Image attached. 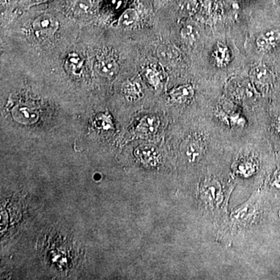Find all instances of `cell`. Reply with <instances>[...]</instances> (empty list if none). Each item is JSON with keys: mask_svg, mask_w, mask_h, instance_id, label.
I'll list each match as a JSON object with an SVG mask.
<instances>
[{"mask_svg": "<svg viewBox=\"0 0 280 280\" xmlns=\"http://www.w3.org/2000/svg\"><path fill=\"white\" fill-rule=\"evenodd\" d=\"M59 27V23L54 16L44 14L38 16L33 23V29L36 35L50 37L53 35Z\"/></svg>", "mask_w": 280, "mask_h": 280, "instance_id": "cell-1", "label": "cell"}, {"mask_svg": "<svg viewBox=\"0 0 280 280\" xmlns=\"http://www.w3.org/2000/svg\"><path fill=\"white\" fill-rule=\"evenodd\" d=\"M135 155L147 166H156L159 162V153L153 146L143 145L135 150Z\"/></svg>", "mask_w": 280, "mask_h": 280, "instance_id": "cell-2", "label": "cell"}, {"mask_svg": "<svg viewBox=\"0 0 280 280\" xmlns=\"http://www.w3.org/2000/svg\"><path fill=\"white\" fill-rule=\"evenodd\" d=\"M184 155L189 158L190 162H196L198 159H201L204 153V147L203 143L197 138H189L185 141L182 147Z\"/></svg>", "mask_w": 280, "mask_h": 280, "instance_id": "cell-3", "label": "cell"}, {"mask_svg": "<svg viewBox=\"0 0 280 280\" xmlns=\"http://www.w3.org/2000/svg\"><path fill=\"white\" fill-rule=\"evenodd\" d=\"M96 69L101 76L111 78L115 76L118 73V66L114 58L105 56L97 60L96 63Z\"/></svg>", "mask_w": 280, "mask_h": 280, "instance_id": "cell-4", "label": "cell"}, {"mask_svg": "<svg viewBox=\"0 0 280 280\" xmlns=\"http://www.w3.org/2000/svg\"><path fill=\"white\" fill-rule=\"evenodd\" d=\"M194 93L193 87L190 84H185L173 89L170 92V97L177 103H185L192 98Z\"/></svg>", "mask_w": 280, "mask_h": 280, "instance_id": "cell-5", "label": "cell"}, {"mask_svg": "<svg viewBox=\"0 0 280 280\" xmlns=\"http://www.w3.org/2000/svg\"><path fill=\"white\" fill-rule=\"evenodd\" d=\"M159 121L156 116L148 115L142 118L139 124L137 126V132L140 135H153L159 127Z\"/></svg>", "mask_w": 280, "mask_h": 280, "instance_id": "cell-6", "label": "cell"}, {"mask_svg": "<svg viewBox=\"0 0 280 280\" xmlns=\"http://www.w3.org/2000/svg\"><path fill=\"white\" fill-rule=\"evenodd\" d=\"M15 118L24 123H31L36 121L37 114L34 110L25 106L15 107L13 111Z\"/></svg>", "mask_w": 280, "mask_h": 280, "instance_id": "cell-7", "label": "cell"}, {"mask_svg": "<svg viewBox=\"0 0 280 280\" xmlns=\"http://www.w3.org/2000/svg\"><path fill=\"white\" fill-rule=\"evenodd\" d=\"M84 60L76 53L69 55L66 59V67L73 74L79 75L82 73Z\"/></svg>", "mask_w": 280, "mask_h": 280, "instance_id": "cell-8", "label": "cell"}, {"mask_svg": "<svg viewBox=\"0 0 280 280\" xmlns=\"http://www.w3.org/2000/svg\"><path fill=\"white\" fill-rule=\"evenodd\" d=\"M252 77L256 82L266 84L271 79V73L265 65L256 66L252 70Z\"/></svg>", "mask_w": 280, "mask_h": 280, "instance_id": "cell-9", "label": "cell"}, {"mask_svg": "<svg viewBox=\"0 0 280 280\" xmlns=\"http://www.w3.org/2000/svg\"><path fill=\"white\" fill-rule=\"evenodd\" d=\"M123 91L126 97L130 100H136L142 96L141 87L135 82H129L125 84Z\"/></svg>", "mask_w": 280, "mask_h": 280, "instance_id": "cell-10", "label": "cell"}, {"mask_svg": "<svg viewBox=\"0 0 280 280\" xmlns=\"http://www.w3.org/2000/svg\"><path fill=\"white\" fill-rule=\"evenodd\" d=\"M215 59L218 66H224L230 61V53L228 49L224 45H218L215 50Z\"/></svg>", "mask_w": 280, "mask_h": 280, "instance_id": "cell-11", "label": "cell"}, {"mask_svg": "<svg viewBox=\"0 0 280 280\" xmlns=\"http://www.w3.org/2000/svg\"><path fill=\"white\" fill-rule=\"evenodd\" d=\"M138 19V13L134 9H128L122 14L120 17V25L124 27L133 25Z\"/></svg>", "mask_w": 280, "mask_h": 280, "instance_id": "cell-12", "label": "cell"}, {"mask_svg": "<svg viewBox=\"0 0 280 280\" xmlns=\"http://www.w3.org/2000/svg\"><path fill=\"white\" fill-rule=\"evenodd\" d=\"M158 55L165 60H172L178 56V51L173 45H164L158 50Z\"/></svg>", "mask_w": 280, "mask_h": 280, "instance_id": "cell-13", "label": "cell"}, {"mask_svg": "<svg viewBox=\"0 0 280 280\" xmlns=\"http://www.w3.org/2000/svg\"><path fill=\"white\" fill-rule=\"evenodd\" d=\"M181 35L184 40L187 41L189 43L195 42L198 38V32L195 28L191 25H186L181 31Z\"/></svg>", "mask_w": 280, "mask_h": 280, "instance_id": "cell-14", "label": "cell"}, {"mask_svg": "<svg viewBox=\"0 0 280 280\" xmlns=\"http://www.w3.org/2000/svg\"><path fill=\"white\" fill-rule=\"evenodd\" d=\"M263 34L266 37V40L269 42L271 49L280 43L279 30H271V31H267V32L264 33Z\"/></svg>", "mask_w": 280, "mask_h": 280, "instance_id": "cell-15", "label": "cell"}, {"mask_svg": "<svg viewBox=\"0 0 280 280\" xmlns=\"http://www.w3.org/2000/svg\"><path fill=\"white\" fill-rule=\"evenodd\" d=\"M93 7V0H76V7L83 12H88Z\"/></svg>", "mask_w": 280, "mask_h": 280, "instance_id": "cell-16", "label": "cell"}, {"mask_svg": "<svg viewBox=\"0 0 280 280\" xmlns=\"http://www.w3.org/2000/svg\"><path fill=\"white\" fill-rule=\"evenodd\" d=\"M256 45H257V48L260 51H263V52H266V51L271 49L270 45H269V42L266 40V37H265L263 34H261L257 38V40H256Z\"/></svg>", "mask_w": 280, "mask_h": 280, "instance_id": "cell-17", "label": "cell"}, {"mask_svg": "<svg viewBox=\"0 0 280 280\" xmlns=\"http://www.w3.org/2000/svg\"><path fill=\"white\" fill-rule=\"evenodd\" d=\"M147 78L150 84L153 85V87H156L159 84V77H158L157 74L153 70L149 69L147 73Z\"/></svg>", "mask_w": 280, "mask_h": 280, "instance_id": "cell-18", "label": "cell"}, {"mask_svg": "<svg viewBox=\"0 0 280 280\" xmlns=\"http://www.w3.org/2000/svg\"><path fill=\"white\" fill-rule=\"evenodd\" d=\"M275 129H276L277 132L280 134V117L277 118L276 123H275Z\"/></svg>", "mask_w": 280, "mask_h": 280, "instance_id": "cell-19", "label": "cell"}, {"mask_svg": "<svg viewBox=\"0 0 280 280\" xmlns=\"http://www.w3.org/2000/svg\"><path fill=\"white\" fill-rule=\"evenodd\" d=\"M93 178H94V180L95 181H99L102 178V176L100 175V174H96L93 176Z\"/></svg>", "mask_w": 280, "mask_h": 280, "instance_id": "cell-20", "label": "cell"}, {"mask_svg": "<svg viewBox=\"0 0 280 280\" xmlns=\"http://www.w3.org/2000/svg\"><path fill=\"white\" fill-rule=\"evenodd\" d=\"M35 1H40V0H35Z\"/></svg>", "mask_w": 280, "mask_h": 280, "instance_id": "cell-21", "label": "cell"}, {"mask_svg": "<svg viewBox=\"0 0 280 280\" xmlns=\"http://www.w3.org/2000/svg\"><path fill=\"white\" fill-rule=\"evenodd\" d=\"M278 1H279V2H280V0H278Z\"/></svg>", "mask_w": 280, "mask_h": 280, "instance_id": "cell-22", "label": "cell"}]
</instances>
